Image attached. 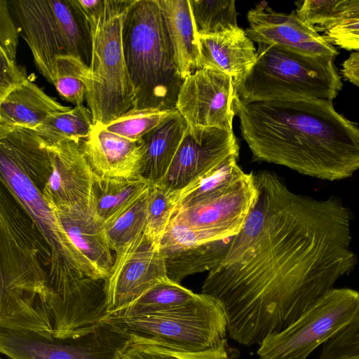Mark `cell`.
<instances>
[{"label": "cell", "mask_w": 359, "mask_h": 359, "mask_svg": "<svg viewBox=\"0 0 359 359\" xmlns=\"http://www.w3.org/2000/svg\"><path fill=\"white\" fill-rule=\"evenodd\" d=\"M253 175L254 205L202 286L223 308L229 337L248 346L289 327L358 264L341 199L296 194L273 172Z\"/></svg>", "instance_id": "1"}, {"label": "cell", "mask_w": 359, "mask_h": 359, "mask_svg": "<svg viewBox=\"0 0 359 359\" xmlns=\"http://www.w3.org/2000/svg\"><path fill=\"white\" fill-rule=\"evenodd\" d=\"M233 111L253 161L328 181L359 170V126L339 113L332 100L244 102L235 95Z\"/></svg>", "instance_id": "2"}, {"label": "cell", "mask_w": 359, "mask_h": 359, "mask_svg": "<svg viewBox=\"0 0 359 359\" xmlns=\"http://www.w3.org/2000/svg\"><path fill=\"white\" fill-rule=\"evenodd\" d=\"M0 196V322L8 327L29 325L46 318L57 303L44 269L51 252L20 203L3 189Z\"/></svg>", "instance_id": "3"}, {"label": "cell", "mask_w": 359, "mask_h": 359, "mask_svg": "<svg viewBox=\"0 0 359 359\" xmlns=\"http://www.w3.org/2000/svg\"><path fill=\"white\" fill-rule=\"evenodd\" d=\"M123 46L135 109L176 110L184 79L167 46L158 0H134L123 21Z\"/></svg>", "instance_id": "4"}, {"label": "cell", "mask_w": 359, "mask_h": 359, "mask_svg": "<svg viewBox=\"0 0 359 359\" xmlns=\"http://www.w3.org/2000/svg\"><path fill=\"white\" fill-rule=\"evenodd\" d=\"M257 44L255 65L234 86L236 96L241 101L278 103L299 97L332 100L342 89L335 58Z\"/></svg>", "instance_id": "5"}, {"label": "cell", "mask_w": 359, "mask_h": 359, "mask_svg": "<svg viewBox=\"0 0 359 359\" xmlns=\"http://www.w3.org/2000/svg\"><path fill=\"white\" fill-rule=\"evenodd\" d=\"M134 0H104L90 18V77L86 100L94 126H104L135 108V90L123 46L125 16Z\"/></svg>", "instance_id": "6"}, {"label": "cell", "mask_w": 359, "mask_h": 359, "mask_svg": "<svg viewBox=\"0 0 359 359\" xmlns=\"http://www.w3.org/2000/svg\"><path fill=\"white\" fill-rule=\"evenodd\" d=\"M8 4L37 70L49 83L54 84L59 57L75 56L90 65V27L70 0H8Z\"/></svg>", "instance_id": "7"}, {"label": "cell", "mask_w": 359, "mask_h": 359, "mask_svg": "<svg viewBox=\"0 0 359 359\" xmlns=\"http://www.w3.org/2000/svg\"><path fill=\"white\" fill-rule=\"evenodd\" d=\"M104 319L128 333L131 341L181 351H203L227 343L225 312L217 300L205 294L193 305L175 311L148 316H108Z\"/></svg>", "instance_id": "8"}, {"label": "cell", "mask_w": 359, "mask_h": 359, "mask_svg": "<svg viewBox=\"0 0 359 359\" xmlns=\"http://www.w3.org/2000/svg\"><path fill=\"white\" fill-rule=\"evenodd\" d=\"M358 311V291L333 288L289 327L266 338L257 355L259 359H306L347 326Z\"/></svg>", "instance_id": "9"}, {"label": "cell", "mask_w": 359, "mask_h": 359, "mask_svg": "<svg viewBox=\"0 0 359 359\" xmlns=\"http://www.w3.org/2000/svg\"><path fill=\"white\" fill-rule=\"evenodd\" d=\"M130 342L128 333L105 319L65 337L0 328V351L8 359H121Z\"/></svg>", "instance_id": "10"}, {"label": "cell", "mask_w": 359, "mask_h": 359, "mask_svg": "<svg viewBox=\"0 0 359 359\" xmlns=\"http://www.w3.org/2000/svg\"><path fill=\"white\" fill-rule=\"evenodd\" d=\"M253 172H242L229 182L177 208L172 222L195 232L203 243L231 238L242 230L257 196Z\"/></svg>", "instance_id": "11"}, {"label": "cell", "mask_w": 359, "mask_h": 359, "mask_svg": "<svg viewBox=\"0 0 359 359\" xmlns=\"http://www.w3.org/2000/svg\"><path fill=\"white\" fill-rule=\"evenodd\" d=\"M115 253L113 266L104 280L107 315L128 307L168 279L160 245L144 233Z\"/></svg>", "instance_id": "12"}, {"label": "cell", "mask_w": 359, "mask_h": 359, "mask_svg": "<svg viewBox=\"0 0 359 359\" xmlns=\"http://www.w3.org/2000/svg\"><path fill=\"white\" fill-rule=\"evenodd\" d=\"M235 95L231 77L201 68L184 79L176 110L190 130L217 128L233 132Z\"/></svg>", "instance_id": "13"}, {"label": "cell", "mask_w": 359, "mask_h": 359, "mask_svg": "<svg viewBox=\"0 0 359 359\" xmlns=\"http://www.w3.org/2000/svg\"><path fill=\"white\" fill-rule=\"evenodd\" d=\"M0 168L2 183L24 208L48 245L51 252L49 264L66 260L76 270L95 280L41 192L13 163L2 156H0Z\"/></svg>", "instance_id": "14"}, {"label": "cell", "mask_w": 359, "mask_h": 359, "mask_svg": "<svg viewBox=\"0 0 359 359\" xmlns=\"http://www.w3.org/2000/svg\"><path fill=\"white\" fill-rule=\"evenodd\" d=\"M249 27L247 36L257 43H266L294 52L336 58L339 52L325 36L302 20L292 11L290 13L274 11L262 1L247 15Z\"/></svg>", "instance_id": "15"}, {"label": "cell", "mask_w": 359, "mask_h": 359, "mask_svg": "<svg viewBox=\"0 0 359 359\" xmlns=\"http://www.w3.org/2000/svg\"><path fill=\"white\" fill-rule=\"evenodd\" d=\"M233 156H239L233 131L188 128L165 178L158 184L180 191Z\"/></svg>", "instance_id": "16"}, {"label": "cell", "mask_w": 359, "mask_h": 359, "mask_svg": "<svg viewBox=\"0 0 359 359\" xmlns=\"http://www.w3.org/2000/svg\"><path fill=\"white\" fill-rule=\"evenodd\" d=\"M52 172L41 194L52 210L91 205L95 173L84 157L81 142L48 144Z\"/></svg>", "instance_id": "17"}, {"label": "cell", "mask_w": 359, "mask_h": 359, "mask_svg": "<svg viewBox=\"0 0 359 359\" xmlns=\"http://www.w3.org/2000/svg\"><path fill=\"white\" fill-rule=\"evenodd\" d=\"M232 238L203 243L189 228L170 221L160 242L168 278L180 283L187 276L210 271L222 259Z\"/></svg>", "instance_id": "18"}, {"label": "cell", "mask_w": 359, "mask_h": 359, "mask_svg": "<svg viewBox=\"0 0 359 359\" xmlns=\"http://www.w3.org/2000/svg\"><path fill=\"white\" fill-rule=\"evenodd\" d=\"M81 151L94 173L102 177L132 178L142 176L143 138L133 140L94 126L81 141Z\"/></svg>", "instance_id": "19"}, {"label": "cell", "mask_w": 359, "mask_h": 359, "mask_svg": "<svg viewBox=\"0 0 359 359\" xmlns=\"http://www.w3.org/2000/svg\"><path fill=\"white\" fill-rule=\"evenodd\" d=\"M55 211L65 231L85 259L97 280H105L115 257L108 243L104 226L91 205H76Z\"/></svg>", "instance_id": "20"}, {"label": "cell", "mask_w": 359, "mask_h": 359, "mask_svg": "<svg viewBox=\"0 0 359 359\" xmlns=\"http://www.w3.org/2000/svg\"><path fill=\"white\" fill-rule=\"evenodd\" d=\"M200 67L224 73L234 86L243 79L255 65L257 50L241 27L198 36Z\"/></svg>", "instance_id": "21"}, {"label": "cell", "mask_w": 359, "mask_h": 359, "mask_svg": "<svg viewBox=\"0 0 359 359\" xmlns=\"http://www.w3.org/2000/svg\"><path fill=\"white\" fill-rule=\"evenodd\" d=\"M165 40L184 79L201 69L200 46L189 0H158Z\"/></svg>", "instance_id": "22"}, {"label": "cell", "mask_w": 359, "mask_h": 359, "mask_svg": "<svg viewBox=\"0 0 359 359\" xmlns=\"http://www.w3.org/2000/svg\"><path fill=\"white\" fill-rule=\"evenodd\" d=\"M71 109L28 80L0 101V137L17 127L34 130L50 116Z\"/></svg>", "instance_id": "23"}, {"label": "cell", "mask_w": 359, "mask_h": 359, "mask_svg": "<svg viewBox=\"0 0 359 359\" xmlns=\"http://www.w3.org/2000/svg\"><path fill=\"white\" fill-rule=\"evenodd\" d=\"M0 156L42 191L52 172V161L48 144L34 129L17 127L0 137Z\"/></svg>", "instance_id": "24"}, {"label": "cell", "mask_w": 359, "mask_h": 359, "mask_svg": "<svg viewBox=\"0 0 359 359\" xmlns=\"http://www.w3.org/2000/svg\"><path fill=\"white\" fill-rule=\"evenodd\" d=\"M151 187V184L143 176L109 178L95 174L92 205L105 226L144 197Z\"/></svg>", "instance_id": "25"}, {"label": "cell", "mask_w": 359, "mask_h": 359, "mask_svg": "<svg viewBox=\"0 0 359 359\" xmlns=\"http://www.w3.org/2000/svg\"><path fill=\"white\" fill-rule=\"evenodd\" d=\"M187 130V122L177 111L142 137V176L151 184H160L165 178Z\"/></svg>", "instance_id": "26"}, {"label": "cell", "mask_w": 359, "mask_h": 359, "mask_svg": "<svg viewBox=\"0 0 359 359\" xmlns=\"http://www.w3.org/2000/svg\"><path fill=\"white\" fill-rule=\"evenodd\" d=\"M203 296V293H194L168 278L154 286L128 307L107 316H148L175 311L193 305Z\"/></svg>", "instance_id": "27"}, {"label": "cell", "mask_w": 359, "mask_h": 359, "mask_svg": "<svg viewBox=\"0 0 359 359\" xmlns=\"http://www.w3.org/2000/svg\"><path fill=\"white\" fill-rule=\"evenodd\" d=\"M93 128L90 111L81 105L50 116L34 130L50 145L66 140L80 142L91 133Z\"/></svg>", "instance_id": "28"}, {"label": "cell", "mask_w": 359, "mask_h": 359, "mask_svg": "<svg viewBox=\"0 0 359 359\" xmlns=\"http://www.w3.org/2000/svg\"><path fill=\"white\" fill-rule=\"evenodd\" d=\"M198 36L238 27L233 0H189Z\"/></svg>", "instance_id": "29"}, {"label": "cell", "mask_w": 359, "mask_h": 359, "mask_svg": "<svg viewBox=\"0 0 359 359\" xmlns=\"http://www.w3.org/2000/svg\"><path fill=\"white\" fill-rule=\"evenodd\" d=\"M90 77L89 65L72 55L57 58L54 86L65 100L74 106L83 105Z\"/></svg>", "instance_id": "30"}, {"label": "cell", "mask_w": 359, "mask_h": 359, "mask_svg": "<svg viewBox=\"0 0 359 359\" xmlns=\"http://www.w3.org/2000/svg\"><path fill=\"white\" fill-rule=\"evenodd\" d=\"M179 191L162 184H151L149 194L144 234L160 245L161 238L174 214Z\"/></svg>", "instance_id": "31"}, {"label": "cell", "mask_w": 359, "mask_h": 359, "mask_svg": "<svg viewBox=\"0 0 359 359\" xmlns=\"http://www.w3.org/2000/svg\"><path fill=\"white\" fill-rule=\"evenodd\" d=\"M177 112V110L133 109L103 127L123 137L138 140Z\"/></svg>", "instance_id": "32"}, {"label": "cell", "mask_w": 359, "mask_h": 359, "mask_svg": "<svg viewBox=\"0 0 359 359\" xmlns=\"http://www.w3.org/2000/svg\"><path fill=\"white\" fill-rule=\"evenodd\" d=\"M121 359H237L227 343L210 350L187 352L161 345L131 341Z\"/></svg>", "instance_id": "33"}, {"label": "cell", "mask_w": 359, "mask_h": 359, "mask_svg": "<svg viewBox=\"0 0 359 359\" xmlns=\"http://www.w3.org/2000/svg\"><path fill=\"white\" fill-rule=\"evenodd\" d=\"M149 194V192L112 223L104 226L105 235L112 251L117 252L144 232Z\"/></svg>", "instance_id": "34"}, {"label": "cell", "mask_w": 359, "mask_h": 359, "mask_svg": "<svg viewBox=\"0 0 359 359\" xmlns=\"http://www.w3.org/2000/svg\"><path fill=\"white\" fill-rule=\"evenodd\" d=\"M318 359H359V311L347 326L323 344Z\"/></svg>", "instance_id": "35"}, {"label": "cell", "mask_w": 359, "mask_h": 359, "mask_svg": "<svg viewBox=\"0 0 359 359\" xmlns=\"http://www.w3.org/2000/svg\"><path fill=\"white\" fill-rule=\"evenodd\" d=\"M337 0H306L295 11L297 15L318 32L325 31L333 22Z\"/></svg>", "instance_id": "36"}, {"label": "cell", "mask_w": 359, "mask_h": 359, "mask_svg": "<svg viewBox=\"0 0 359 359\" xmlns=\"http://www.w3.org/2000/svg\"><path fill=\"white\" fill-rule=\"evenodd\" d=\"M324 32L325 37L333 45L348 50H359V19L339 20Z\"/></svg>", "instance_id": "37"}, {"label": "cell", "mask_w": 359, "mask_h": 359, "mask_svg": "<svg viewBox=\"0 0 359 359\" xmlns=\"http://www.w3.org/2000/svg\"><path fill=\"white\" fill-rule=\"evenodd\" d=\"M20 28L13 18L8 0H0V53L16 60Z\"/></svg>", "instance_id": "38"}, {"label": "cell", "mask_w": 359, "mask_h": 359, "mask_svg": "<svg viewBox=\"0 0 359 359\" xmlns=\"http://www.w3.org/2000/svg\"><path fill=\"white\" fill-rule=\"evenodd\" d=\"M28 80L25 69L16 60L0 53V101Z\"/></svg>", "instance_id": "39"}, {"label": "cell", "mask_w": 359, "mask_h": 359, "mask_svg": "<svg viewBox=\"0 0 359 359\" xmlns=\"http://www.w3.org/2000/svg\"><path fill=\"white\" fill-rule=\"evenodd\" d=\"M343 19H359V0H337L332 24Z\"/></svg>", "instance_id": "40"}, {"label": "cell", "mask_w": 359, "mask_h": 359, "mask_svg": "<svg viewBox=\"0 0 359 359\" xmlns=\"http://www.w3.org/2000/svg\"><path fill=\"white\" fill-rule=\"evenodd\" d=\"M341 73L346 81L359 88V50L352 52L344 61Z\"/></svg>", "instance_id": "41"}]
</instances>
